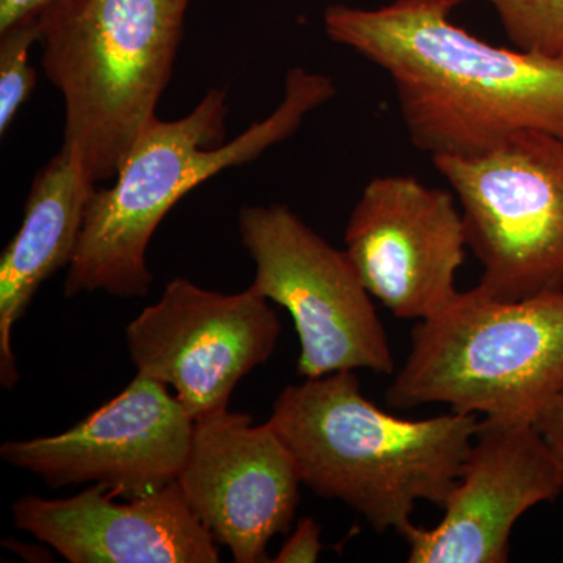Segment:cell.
I'll return each instance as SVG.
<instances>
[{"label":"cell","instance_id":"10","mask_svg":"<svg viewBox=\"0 0 563 563\" xmlns=\"http://www.w3.org/2000/svg\"><path fill=\"white\" fill-rule=\"evenodd\" d=\"M192 428L195 420L165 384L136 373L120 395L69 431L5 442L0 457L49 487L91 483L139 498L176 483Z\"/></svg>","mask_w":563,"mask_h":563},{"label":"cell","instance_id":"9","mask_svg":"<svg viewBox=\"0 0 563 563\" xmlns=\"http://www.w3.org/2000/svg\"><path fill=\"white\" fill-rule=\"evenodd\" d=\"M366 290L399 320L424 321L454 301L466 232L455 195L412 176L369 180L346 231Z\"/></svg>","mask_w":563,"mask_h":563},{"label":"cell","instance_id":"6","mask_svg":"<svg viewBox=\"0 0 563 563\" xmlns=\"http://www.w3.org/2000/svg\"><path fill=\"white\" fill-rule=\"evenodd\" d=\"M461 203L476 285L499 301L563 291V140L525 131L474 157H432Z\"/></svg>","mask_w":563,"mask_h":563},{"label":"cell","instance_id":"20","mask_svg":"<svg viewBox=\"0 0 563 563\" xmlns=\"http://www.w3.org/2000/svg\"><path fill=\"white\" fill-rule=\"evenodd\" d=\"M554 451H555V454H558L559 463H561L562 484H563V450H561V448H554Z\"/></svg>","mask_w":563,"mask_h":563},{"label":"cell","instance_id":"13","mask_svg":"<svg viewBox=\"0 0 563 563\" xmlns=\"http://www.w3.org/2000/svg\"><path fill=\"white\" fill-rule=\"evenodd\" d=\"M101 485L65 499L22 496L11 507L16 528L49 544L69 563H217V542L192 512L179 483L128 503Z\"/></svg>","mask_w":563,"mask_h":563},{"label":"cell","instance_id":"1","mask_svg":"<svg viewBox=\"0 0 563 563\" xmlns=\"http://www.w3.org/2000/svg\"><path fill=\"white\" fill-rule=\"evenodd\" d=\"M461 3H336L324 29L388 74L413 146L431 157H474L525 131L563 140V60L477 38L451 21Z\"/></svg>","mask_w":563,"mask_h":563},{"label":"cell","instance_id":"18","mask_svg":"<svg viewBox=\"0 0 563 563\" xmlns=\"http://www.w3.org/2000/svg\"><path fill=\"white\" fill-rule=\"evenodd\" d=\"M70 0H0V31L29 20H43L44 14Z\"/></svg>","mask_w":563,"mask_h":563},{"label":"cell","instance_id":"3","mask_svg":"<svg viewBox=\"0 0 563 563\" xmlns=\"http://www.w3.org/2000/svg\"><path fill=\"white\" fill-rule=\"evenodd\" d=\"M479 415L404 420L365 398L354 372L287 385L269 424L303 485L339 499L374 531L404 536L418 501L443 507L468 457Z\"/></svg>","mask_w":563,"mask_h":563},{"label":"cell","instance_id":"8","mask_svg":"<svg viewBox=\"0 0 563 563\" xmlns=\"http://www.w3.org/2000/svg\"><path fill=\"white\" fill-rule=\"evenodd\" d=\"M280 335L269 301L177 277L125 329L136 373L173 387L192 420L228 410L236 385L268 362Z\"/></svg>","mask_w":563,"mask_h":563},{"label":"cell","instance_id":"14","mask_svg":"<svg viewBox=\"0 0 563 563\" xmlns=\"http://www.w3.org/2000/svg\"><path fill=\"white\" fill-rule=\"evenodd\" d=\"M95 190V181L63 147L33 179L21 228L0 257V384L5 390L20 383L11 347L14 324L41 285L73 262Z\"/></svg>","mask_w":563,"mask_h":563},{"label":"cell","instance_id":"15","mask_svg":"<svg viewBox=\"0 0 563 563\" xmlns=\"http://www.w3.org/2000/svg\"><path fill=\"white\" fill-rule=\"evenodd\" d=\"M498 14L515 49L563 60V0H481Z\"/></svg>","mask_w":563,"mask_h":563},{"label":"cell","instance_id":"12","mask_svg":"<svg viewBox=\"0 0 563 563\" xmlns=\"http://www.w3.org/2000/svg\"><path fill=\"white\" fill-rule=\"evenodd\" d=\"M562 492L558 454L536 424L484 418L442 521L404 533L407 561L506 563L515 523Z\"/></svg>","mask_w":563,"mask_h":563},{"label":"cell","instance_id":"16","mask_svg":"<svg viewBox=\"0 0 563 563\" xmlns=\"http://www.w3.org/2000/svg\"><path fill=\"white\" fill-rule=\"evenodd\" d=\"M43 33L41 20L18 22L0 31V133L9 131L36 84L31 49Z\"/></svg>","mask_w":563,"mask_h":563},{"label":"cell","instance_id":"4","mask_svg":"<svg viewBox=\"0 0 563 563\" xmlns=\"http://www.w3.org/2000/svg\"><path fill=\"white\" fill-rule=\"evenodd\" d=\"M190 0H70L44 14L43 66L65 101L63 150L96 185L157 118Z\"/></svg>","mask_w":563,"mask_h":563},{"label":"cell","instance_id":"11","mask_svg":"<svg viewBox=\"0 0 563 563\" xmlns=\"http://www.w3.org/2000/svg\"><path fill=\"white\" fill-rule=\"evenodd\" d=\"M181 493L236 563L273 562L266 547L290 532L302 481L268 421L228 410L195 421L190 451L177 477Z\"/></svg>","mask_w":563,"mask_h":563},{"label":"cell","instance_id":"5","mask_svg":"<svg viewBox=\"0 0 563 563\" xmlns=\"http://www.w3.org/2000/svg\"><path fill=\"white\" fill-rule=\"evenodd\" d=\"M388 385L396 409L446 404L453 412L537 424L563 393V291L499 301L459 291L418 322Z\"/></svg>","mask_w":563,"mask_h":563},{"label":"cell","instance_id":"19","mask_svg":"<svg viewBox=\"0 0 563 563\" xmlns=\"http://www.w3.org/2000/svg\"><path fill=\"white\" fill-rule=\"evenodd\" d=\"M537 429L554 448L563 450V393L537 421Z\"/></svg>","mask_w":563,"mask_h":563},{"label":"cell","instance_id":"17","mask_svg":"<svg viewBox=\"0 0 563 563\" xmlns=\"http://www.w3.org/2000/svg\"><path fill=\"white\" fill-rule=\"evenodd\" d=\"M322 550L321 526L312 517L302 518L295 532L273 559L276 563H313Z\"/></svg>","mask_w":563,"mask_h":563},{"label":"cell","instance_id":"7","mask_svg":"<svg viewBox=\"0 0 563 563\" xmlns=\"http://www.w3.org/2000/svg\"><path fill=\"white\" fill-rule=\"evenodd\" d=\"M239 231L255 265L252 290L279 303L295 322L298 376L395 373L387 332L346 251L325 242L284 203L243 207Z\"/></svg>","mask_w":563,"mask_h":563},{"label":"cell","instance_id":"2","mask_svg":"<svg viewBox=\"0 0 563 563\" xmlns=\"http://www.w3.org/2000/svg\"><path fill=\"white\" fill-rule=\"evenodd\" d=\"M335 92L331 77L291 68L277 109L229 143L225 91L207 92L179 120L155 118L129 152L114 184L92 192L66 273V298L95 291L125 299L150 295L154 276L147 247L169 210L210 177L254 162L287 140Z\"/></svg>","mask_w":563,"mask_h":563}]
</instances>
